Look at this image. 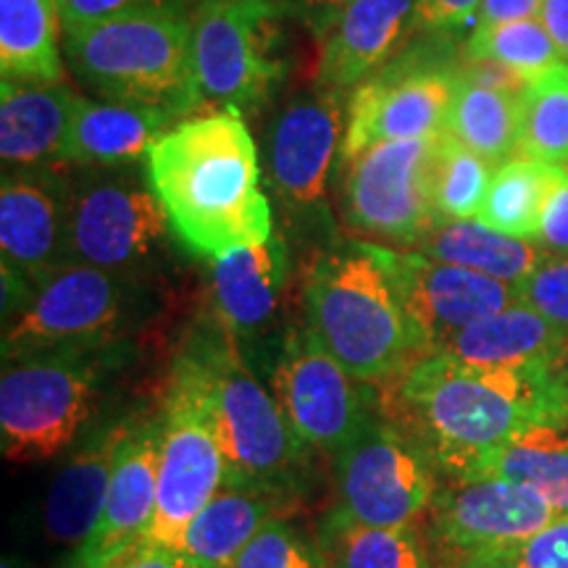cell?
I'll list each match as a JSON object with an SVG mask.
<instances>
[{
  "mask_svg": "<svg viewBox=\"0 0 568 568\" xmlns=\"http://www.w3.org/2000/svg\"><path fill=\"white\" fill-rule=\"evenodd\" d=\"M518 153L566 166L568 163V63H558L521 92Z\"/></svg>",
  "mask_w": 568,
  "mask_h": 568,
  "instance_id": "33",
  "label": "cell"
},
{
  "mask_svg": "<svg viewBox=\"0 0 568 568\" xmlns=\"http://www.w3.org/2000/svg\"><path fill=\"white\" fill-rule=\"evenodd\" d=\"M389 255L397 293L424 355L437 353L464 326L518 303L514 284L416 251L389 247Z\"/></svg>",
  "mask_w": 568,
  "mask_h": 568,
  "instance_id": "17",
  "label": "cell"
},
{
  "mask_svg": "<svg viewBox=\"0 0 568 568\" xmlns=\"http://www.w3.org/2000/svg\"><path fill=\"white\" fill-rule=\"evenodd\" d=\"M481 0H416L414 32H450L477 17Z\"/></svg>",
  "mask_w": 568,
  "mask_h": 568,
  "instance_id": "41",
  "label": "cell"
},
{
  "mask_svg": "<svg viewBox=\"0 0 568 568\" xmlns=\"http://www.w3.org/2000/svg\"><path fill=\"white\" fill-rule=\"evenodd\" d=\"M439 134L376 142L339 169V209L345 224L372 243L414 251L435 226L432 201Z\"/></svg>",
  "mask_w": 568,
  "mask_h": 568,
  "instance_id": "12",
  "label": "cell"
},
{
  "mask_svg": "<svg viewBox=\"0 0 568 568\" xmlns=\"http://www.w3.org/2000/svg\"><path fill=\"white\" fill-rule=\"evenodd\" d=\"M560 374H564V387H566V397H568V353H566V361H564V368H560Z\"/></svg>",
  "mask_w": 568,
  "mask_h": 568,
  "instance_id": "48",
  "label": "cell"
},
{
  "mask_svg": "<svg viewBox=\"0 0 568 568\" xmlns=\"http://www.w3.org/2000/svg\"><path fill=\"white\" fill-rule=\"evenodd\" d=\"M59 0H0V74L11 82H63Z\"/></svg>",
  "mask_w": 568,
  "mask_h": 568,
  "instance_id": "28",
  "label": "cell"
},
{
  "mask_svg": "<svg viewBox=\"0 0 568 568\" xmlns=\"http://www.w3.org/2000/svg\"><path fill=\"white\" fill-rule=\"evenodd\" d=\"M542 0H481L474 27L506 24L518 19H539Z\"/></svg>",
  "mask_w": 568,
  "mask_h": 568,
  "instance_id": "43",
  "label": "cell"
},
{
  "mask_svg": "<svg viewBox=\"0 0 568 568\" xmlns=\"http://www.w3.org/2000/svg\"><path fill=\"white\" fill-rule=\"evenodd\" d=\"M180 245L145 166H77L71 172L61 264L159 280Z\"/></svg>",
  "mask_w": 568,
  "mask_h": 568,
  "instance_id": "8",
  "label": "cell"
},
{
  "mask_svg": "<svg viewBox=\"0 0 568 568\" xmlns=\"http://www.w3.org/2000/svg\"><path fill=\"white\" fill-rule=\"evenodd\" d=\"M161 314L159 280L61 264L34 282L17 314L3 318V361L55 351L130 345Z\"/></svg>",
  "mask_w": 568,
  "mask_h": 568,
  "instance_id": "5",
  "label": "cell"
},
{
  "mask_svg": "<svg viewBox=\"0 0 568 568\" xmlns=\"http://www.w3.org/2000/svg\"><path fill=\"white\" fill-rule=\"evenodd\" d=\"M537 245L550 255H568V169L556 166L542 219H539Z\"/></svg>",
  "mask_w": 568,
  "mask_h": 568,
  "instance_id": "40",
  "label": "cell"
},
{
  "mask_svg": "<svg viewBox=\"0 0 568 568\" xmlns=\"http://www.w3.org/2000/svg\"><path fill=\"white\" fill-rule=\"evenodd\" d=\"M0 568H30L24 564V560L17 558V556H6L3 564H0Z\"/></svg>",
  "mask_w": 568,
  "mask_h": 568,
  "instance_id": "47",
  "label": "cell"
},
{
  "mask_svg": "<svg viewBox=\"0 0 568 568\" xmlns=\"http://www.w3.org/2000/svg\"><path fill=\"white\" fill-rule=\"evenodd\" d=\"M437 353L481 368L564 366L568 332L552 326L529 305L514 303L464 326Z\"/></svg>",
  "mask_w": 568,
  "mask_h": 568,
  "instance_id": "25",
  "label": "cell"
},
{
  "mask_svg": "<svg viewBox=\"0 0 568 568\" xmlns=\"http://www.w3.org/2000/svg\"><path fill=\"white\" fill-rule=\"evenodd\" d=\"M140 418L132 414L92 429L55 471L42 506V524L51 542L77 552L92 535L101 521L119 456Z\"/></svg>",
  "mask_w": 568,
  "mask_h": 568,
  "instance_id": "21",
  "label": "cell"
},
{
  "mask_svg": "<svg viewBox=\"0 0 568 568\" xmlns=\"http://www.w3.org/2000/svg\"><path fill=\"white\" fill-rule=\"evenodd\" d=\"M432 38L400 48L347 98V124L337 172L361 153L387 140H416L443 134L460 82V61Z\"/></svg>",
  "mask_w": 568,
  "mask_h": 568,
  "instance_id": "9",
  "label": "cell"
},
{
  "mask_svg": "<svg viewBox=\"0 0 568 568\" xmlns=\"http://www.w3.org/2000/svg\"><path fill=\"white\" fill-rule=\"evenodd\" d=\"M71 74L101 101L151 105L176 122L205 105L190 17L132 11L63 34Z\"/></svg>",
  "mask_w": 568,
  "mask_h": 568,
  "instance_id": "4",
  "label": "cell"
},
{
  "mask_svg": "<svg viewBox=\"0 0 568 568\" xmlns=\"http://www.w3.org/2000/svg\"><path fill=\"white\" fill-rule=\"evenodd\" d=\"M474 477H500L542 495L568 516V422L539 424L493 453Z\"/></svg>",
  "mask_w": 568,
  "mask_h": 568,
  "instance_id": "30",
  "label": "cell"
},
{
  "mask_svg": "<svg viewBox=\"0 0 568 568\" xmlns=\"http://www.w3.org/2000/svg\"><path fill=\"white\" fill-rule=\"evenodd\" d=\"M560 368H481L432 353L376 385L374 408L408 432L443 477H474L531 426L568 422Z\"/></svg>",
  "mask_w": 568,
  "mask_h": 568,
  "instance_id": "1",
  "label": "cell"
},
{
  "mask_svg": "<svg viewBox=\"0 0 568 568\" xmlns=\"http://www.w3.org/2000/svg\"><path fill=\"white\" fill-rule=\"evenodd\" d=\"M230 568H329V560L318 537L280 516L240 550Z\"/></svg>",
  "mask_w": 568,
  "mask_h": 568,
  "instance_id": "36",
  "label": "cell"
},
{
  "mask_svg": "<svg viewBox=\"0 0 568 568\" xmlns=\"http://www.w3.org/2000/svg\"><path fill=\"white\" fill-rule=\"evenodd\" d=\"M82 95L63 82L0 84V159L6 169L63 163L71 119Z\"/></svg>",
  "mask_w": 568,
  "mask_h": 568,
  "instance_id": "23",
  "label": "cell"
},
{
  "mask_svg": "<svg viewBox=\"0 0 568 568\" xmlns=\"http://www.w3.org/2000/svg\"><path fill=\"white\" fill-rule=\"evenodd\" d=\"M287 503V489L224 485L184 527L174 550L190 568H230L268 521L284 516Z\"/></svg>",
  "mask_w": 568,
  "mask_h": 568,
  "instance_id": "24",
  "label": "cell"
},
{
  "mask_svg": "<svg viewBox=\"0 0 568 568\" xmlns=\"http://www.w3.org/2000/svg\"><path fill=\"white\" fill-rule=\"evenodd\" d=\"M539 21L548 30L550 40L556 42L560 61L568 63V0H542Z\"/></svg>",
  "mask_w": 568,
  "mask_h": 568,
  "instance_id": "45",
  "label": "cell"
},
{
  "mask_svg": "<svg viewBox=\"0 0 568 568\" xmlns=\"http://www.w3.org/2000/svg\"><path fill=\"white\" fill-rule=\"evenodd\" d=\"M109 568H190L176 550L169 548H151V545H140L138 550L126 552L116 564Z\"/></svg>",
  "mask_w": 568,
  "mask_h": 568,
  "instance_id": "44",
  "label": "cell"
},
{
  "mask_svg": "<svg viewBox=\"0 0 568 568\" xmlns=\"http://www.w3.org/2000/svg\"><path fill=\"white\" fill-rule=\"evenodd\" d=\"M464 59L468 61H495L527 82H535L545 71L558 67L560 53L556 42L539 19H518L506 24L474 27L471 38L466 40Z\"/></svg>",
  "mask_w": 568,
  "mask_h": 568,
  "instance_id": "34",
  "label": "cell"
},
{
  "mask_svg": "<svg viewBox=\"0 0 568 568\" xmlns=\"http://www.w3.org/2000/svg\"><path fill=\"white\" fill-rule=\"evenodd\" d=\"M447 568H518L516 564H510L506 556L500 552H493V556H474V558H460L453 566Z\"/></svg>",
  "mask_w": 568,
  "mask_h": 568,
  "instance_id": "46",
  "label": "cell"
},
{
  "mask_svg": "<svg viewBox=\"0 0 568 568\" xmlns=\"http://www.w3.org/2000/svg\"><path fill=\"white\" fill-rule=\"evenodd\" d=\"M518 568H568V516H558L548 527L539 529L506 552Z\"/></svg>",
  "mask_w": 568,
  "mask_h": 568,
  "instance_id": "39",
  "label": "cell"
},
{
  "mask_svg": "<svg viewBox=\"0 0 568 568\" xmlns=\"http://www.w3.org/2000/svg\"><path fill=\"white\" fill-rule=\"evenodd\" d=\"M71 172L61 166L6 169L0 182V266L32 284L61 266Z\"/></svg>",
  "mask_w": 568,
  "mask_h": 568,
  "instance_id": "18",
  "label": "cell"
},
{
  "mask_svg": "<svg viewBox=\"0 0 568 568\" xmlns=\"http://www.w3.org/2000/svg\"><path fill=\"white\" fill-rule=\"evenodd\" d=\"M145 174L187 253L201 261L264 245L274 230L272 197L237 109L187 116L169 126L145 155Z\"/></svg>",
  "mask_w": 568,
  "mask_h": 568,
  "instance_id": "2",
  "label": "cell"
},
{
  "mask_svg": "<svg viewBox=\"0 0 568 568\" xmlns=\"http://www.w3.org/2000/svg\"><path fill=\"white\" fill-rule=\"evenodd\" d=\"M305 326L366 385L424 358L393 274L387 245L337 240L316 255L303 287Z\"/></svg>",
  "mask_w": 568,
  "mask_h": 568,
  "instance_id": "3",
  "label": "cell"
},
{
  "mask_svg": "<svg viewBox=\"0 0 568 568\" xmlns=\"http://www.w3.org/2000/svg\"><path fill=\"white\" fill-rule=\"evenodd\" d=\"M493 163L479 153L468 151L456 138L439 134L435 172H432V201L439 222L456 219H477L485 203L489 182H493Z\"/></svg>",
  "mask_w": 568,
  "mask_h": 568,
  "instance_id": "35",
  "label": "cell"
},
{
  "mask_svg": "<svg viewBox=\"0 0 568 568\" xmlns=\"http://www.w3.org/2000/svg\"><path fill=\"white\" fill-rule=\"evenodd\" d=\"M416 253L460 268H471L506 284H521L548 258L537 243L510 237L481 224L479 219H456L437 222L418 240Z\"/></svg>",
  "mask_w": 568,
  "mask_h": 568,
  "instance_id": "27",
  "label": "cell"
},
{
  "mask_svg": "<svg viewBox=\"0 0 568 568\" xmlns=\"http://www.w3.org/2000/svg\"><path fill=\"white\" fill-rule=\"evenodd\" d=\"M226 485V460L213 426L205 389L180 353L161 408L159 497L145 542L174 550L201 508Z\"/></svg>",
  "mask_w": 568,
  "mask_h": 568,
  "instance_id": "11",
  "label": "cell"
},
{
  "mask_svg": "<svg viewBox=\"0 0 568 568\" xmlns=\"http://www.w3.org/2000/svg\"><path fill=\"white\" fill-rule=\"evenodd\" d=\"M176 119L151 105L88 101L82 98L71 119L63 163L74 166H126L145 161L148 151Z\"/></svg>",
  "mask_w": 568,
  "mask_h": 568,
  "instance_id": "26",
  "label": "cell"
},
{
  "mask_svg": "<svg viewBox=\"0 0 568 568\" xmlns=\"http://www.w3.org/2000/svg\"><path fill=\"white\" fill-rule=\"evenodd\" d=\"M284 13V19H295L301 24L308 27L316 38L329 30L332 21L343 13L353 0H272Z\"/></svg>",
  "mask_w": 568,
  "mask_h": 568,
  "instance_id": "42",
  "label": "cell"
},
{
  "mask_svg": "<svg viewBox=\"0 0 568 568\" xmlns=\"http://www.w3.org/2000/svg\"><path fill=\"white\" fill-rule=\"evenodd\" d=\"M347 124L345 92L314 90L276 113L266 132V182L301 232H332L329 176Z\"/></svg>",
  "mask_w": 568,
  "mask_h": 568,
  "instance_id": "14",
  "label": "cell"
},
{
  "mask_svg": "<svg viewBox=\"0 0 568 568\" xmlns=\"http://www.w3.org/2000/svg\"><path fill=\"white\" fill-rule=\"evenodd\" d=\"M416 0H353L318 38L314 88L353 92L414 32Z\"/></svg>",
  "mask_w": 568,
  "mask_h": 568,
  "instance_id": "22",
  "label": "cell"
},
{
  "mask_svg": "<svg viewBox=\"0 0 568 568\" xmlns=\"http://www.w3.org/2000/svg\"><path fill=\"white\" fill-rule=\"evenodd\" d=\"M132 345L109 351H55L3 361L0 453L11 464H42L92 432L109 376Z\"/></svg>",
  "mask_w": 568,
  "mask_h": 568,
  "instance_id": "7",
  "label": "cell"
},
{
  "mask_svg": "<svg viewBox=\"0 0 568 568\" xmlns=\"http://www.w3.org/2000/svg\"><path fill=\"white\" fill-rule=\"evenodd\" d=\"M159 445L161 414L142 416L119 456L101 521L71 552L69 568H109L145 542L159 497Z\"/></svg>",
  "mask_w": 568,
  "mask_h": 568,
  "instance_id": "19",
  "label": "cell"
},
{
  "mask_svg": "<svg viewBox=\"0 0 568 568\" xmlns=\"http://www.w3.org/2000/svg\"><path fill=\"white\" fill-rule=\"evenodd\" d=\"M329 568H435L416 527H366L335 510L318 531Z\"/></svg>",
  "mask_w": 568,
  "mask_h": 568,
  "instance_id": "31",
  "label": "cell"
},
{
  "mask_svg": "<svg viewBox=\"0 0 568 568\" xmlns=\"http://www.w3.org/2000/svg\"><path fill=\"white\" fill-rule=\"evenodd\" d=\"M429 510L437 539L458 560L506 552L560 516L535 489L500 477H445Z\"/></svg>",
  "mask_w": 568,
  "mask_h": 568,
  "instance_id": "16",
  "label": "cell"
},
{
  "mask_svg": "<svg viewBox=\"0 0 568 568\" xmlns=\"http://www.w3.org/2000/svg\"><path fill=\"white\" fill-rule=\"evenodd\" d=\"M566 169H568V163H566Z\"/></svg>",
  "mask_w": 568,
  "mask_h": 568,
  "instance_id": "49",
  "label": "cell"
},
{
  "mask_svg": "<svg viewBox=\"0 0 568 568\" xmlns=\"http://www.w3.org/2000/svg\"><path fill=\"white\" fill-rule=\"evenodd\" d=\"M335 471L337 508L366 527H416L439 487L429 453L376 408L335 456Z\"/></svg>",
  "mask_w": 568,
  "mask_h": 568,
  "instance_id": "13",
  "label": "cell"
},
{
  "mask_svg": "<svg viewBox=\"0 0 568 568\" xmlns=\"http://www.w3.org/2000/svg\"><path fill=\"white\" fill-rule=\"evenodd\" d=\"M552 174H556L552 163L537 161L524 153L497 163L477 219L510 237L537 243L539 219H542L545 201H548Z\"/></svg>",
  "mask_w": 568,
  "mask_h": 568,
  "instance_id": "32",
  "label": "cell"
},
{
  "mask_svg": "<svg viewBox=\"0 0 568 568\" xmlns=\"http://www.w3.org/2000/svg\"><path fill=\"white\" fill-rule=\"evenodd\" d=\"M205 389L226 460V485L293 489L297 471L308 458L280 403L258 379L243 345L211 318L209 329L190 337L182 351Z\"/></svg>",
  "mask_w": 568,
  "mask_h": 568,
  "instance_id": "6",
  "label": "cell"
},
{
  "mask_svg": "<svg viewBox=\"0 0 568 568\" xmlns=\"http://www.w3.org/2000/svg\"><path fill=\"white\" fill-rule=\"evenodd\" d=\"M284 13L272 0H201L193 24V67L205 103L255 111L287 74Z\"/></svg>",
  "mask_w": 568,
  "mask_h": 568,
  "instance_id": "10",
  "label": "cell"
},
{
  "mask_svg": "<svg viewBox=\"0 0 568 568\" xmlns=\"http://www.w3.org/2000/svg\"><path fill=\"white\" fill-rule=\"evenodd\" d=\"M516 295L518 303L568 332V255H548L527 280L516 284Z\"/></svg>",
  "mask_w": 568,
  "mask_h": 568,
  "instance_id": "37",
  "label": "cell"
},
{
  "mask_svg": "<svg viewBox=\"0 0 568 568\" xmlns=\"http://www.w3.org/2000/svg\"><path fill=\"white\" fill-rule=\"evenodd\" d=\"M445 132L493 166L508 161L521 140V92L487 88L460 74Z\"/></svg>",
  "mask_w": 568,
  "mask_h": 568,
  "instance_id": "29",
  "label": "cell"
},
{
  "mask_svg": "<svg viewBox=\"0 0 568 568\" xmlns=\"http://www.w3.org/2000/svg\"><path fill=\"white\" fill-rule=\"evenodd\" d=\"M197 3L201 0H59V9L63 34H67L132 11H166L176 17H193Z\"/></svg>",
  "mask_w": 568,
  "mask_h": 568,
  "instance_id": "38",
  "label": "cell"
},
{
  "mask_svg": "<svg viewBox=\"0 0 568 568\" xmlns=\"http://www.w3.org/2000/svg\"><path fill=\"white\" fill-rule=\"evenodd\" d=\"M272 393L308 450L337 456L374 410V385L355 379L305 326L284 332L272 368Z\"/></svg>",
  "mask_w": 568,
  "mask_h": 568,
  "instance_id": "15",
  "label": "cell"
},
{
  "mask_svg": "<svg viewBox=\"0 0 568 568\" xmlns=\"http://www.w3.org/2000/svg\"><path fill=\"white\" fill-rule=\"evenodd\" d=\"M290 276V247L280 232L264 245L211 261V318L240 345L264 337L282 314Z\"/></svg>",
  "mask_w": 568,
  "mask_h": 568,
  "instance_id": "20",
  "label": "cell"
}]
</instances>
